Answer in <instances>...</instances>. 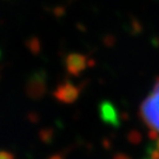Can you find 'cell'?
<instances>
[{"mask_svg":"<svg viewBox=\"0 0 159 159\" xmlns=\"http://www.w3.org/2000/svg\"><path fill=\"white\" fill-rule=\"evenodd\" d=\"M140 117L148 126L152 136L159 134V78L154 84L151 93L140 105Z\"/></svg>","mask_w":159,"mask_h":159,"instance_id":"1","label":"cell"},{"mask_svg":"<svg viewBox=\"0 0 159 159\" xmlns=\"http://www.w3.org/2000/svg\"><path fill=\"white\" fill-rule=\"evenodd\" d=\"M46 91V81L44 73H35L33 74L27 81L26 85V92L31 98L39 99L44 96Z\"/></svg>","mask_w":159,"mask_h":159,"instance_id":"2","label":"cell"},{"mask_svg":"<svg viewBox=\"0 0 159 159\" xmlns=\"http://www.w3.org/2000/svg\"><path fill=\"white\" fill-rule=\"evenodd\" d=\"M79 93L80 90L77 86L73 85L70 81H66V83L58 86L57 90L54 91V97L59 102L70 104V102H73L77 100V98L79 97Z\"/></svg>","mask_w":159,"mask_h":159,"instance_id":"3","label":"cell"},{"mask_svg":"<svg viewBox=\"0 0 159 159\" xmlns=\"http://www.w3.org/2000/svg\"><path fill=\"white\" fill-rule=\"evenodd\" d=\"M65 64H66V70L68 71V73H71L72 75H79L87 67L89 61L84 54L72 53L67 56Z\"/></svg>","mask_w":159,"mask_h":159,"instance_id":"4","label":"cell"},{"mask_svg":"<svg viewBox=\"0 0 159 159\" xmlns=\"http://www.w3.org/2000/svg\"><path fill=\"white\" fill-rule=\"evenodd\" d=\"M100 114H102V119L104 121L110 123V124H118V114L112 104H110V102L102 104Z\"/></svg>","mask_w":159,"mask_h":159,"instance_id":"5","label":"cell"},{"mask_svg":"<svg viewBox=\"0 0 159 159\" xmlns=\"http://www.w3.org/2000/svg\"><path fill=\"white\" fill-rule=\"evenodd\" d=\"M0 159H14V157L10 152H0Z\"/></svg>","mask_w":159,"mask_h":159,"instance_id":"6","label":"cell"},{"mask_svg":"<svg viewBox=\"0 0 159 159\" xmlns=\"http://www.w3.org/2000/svg\"><path fill=\"white\" fill-rule=\"evenodd\" d=\"M113 159H130V157H127L125 154H117Z\"/></svg>","mask_w":159,"mask_h":159,"instance_id":"7","label":"cell"},{"mask_svg":"<svg viewBox=\"0 0 159 159\" xmlns=\"http://www.w3.org/2000/svg\"><path fill=\"white\" fill-rule=\"evenodd\" d=\"M156 139H157V140H156V144H154V148H157L159 151V137H157Z\"/></svg>","mask_w":159,"mask_h":159,"instance_id":"8","label":"cell"},{"mask_svg":"<svg viewBox=\"0 0 159 159\" xmlns=\"http://www.w3.org/2000/svg\"><path fill=\"white\" fill-rule=\"evenodd\" d=\"M51 159H63L61 157H58V156H56V157H52Z\"/></svg>","mask_w":159,"mask_h":159,"instance_id":"9","label":"cell"},{"mask_svg":"<svg viewBox=\"0 0 159 159\" xmlns=\"http://www.w3.org/2000/svg\"><path fill=\"white\" fill-rule=\"evenodd\" d=\"M148 159H150V158H148Z\"/></svg>","mask_w":159,"mask_h":159,"instance_id":"10","label":"cell"}]
</instances>
